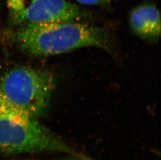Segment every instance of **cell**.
Returning a JSON list of instances; mask_svg holds the SVG:
<instances>
[{
    "mask_svg": "<svg viewBox=\"0 0 161 160\" xmlns=\"http://www.w3.org/2000/svg\"><path fill=\"white\" fill-rule=\"evenodd\" d=\"M54 80L47 72L26 67L10 70L0 80V104L37 118L49 106Z\"/></svg>",
    "mask_w": 161,
    "mask_h": 160,
    "instance_id": "7a4b0ae2",
    "label": "cell"
},
{
    "mask_svg": "<svg viewBox=\"0 0 161 160\" xmlns=\"http://www.w3.org/2000/svg\"><path fill=\"white\" fill-rule=\"evenodd\" d=\"M129 23L132 31L144 40L154 42L160 39V12L153 5L145 4L135 8L130 14Z\"/></svg>",
    "mask_w": 161,
    "mask_h": 160,
    "instance_id": "5b68a950",
    "label": "cell"
},
{
    "mask_svg": "<svg viewBox=\"0 0 161 160\" xmlns=\"http://www.w3.org/2000/svg\"><path fill=\"white\" fill-rule=\"evenodd\" d=\"M11 20L19 26L75 21L87 14L67 0H7Z\"/></svg>",
    "mask_w": 161,
    "mask_h": 160,
    "instance_id": "277c9868",
    "label": "cell"
},
{
    "mask_svg": "<svg viewBox=\"0 0 161 160\" xmlns=\"http://www.w3.org/2000/svg\"><path fill=\"white\" fill-rule=\"evenodd\" d=\"M15 41L22 51L35 56L61 54L93 46L110 51L111 38L101 28L75 21L20 26Z\"/></svg>",
    "mask_w": 161,
    "mask_h": 160,
    "instance_id": "6da1fadb",
    "label": "cell"
},
{
    "mask_svg": "<svg viewBox=\"0 0 161 160\" xmlns=\"http://www.w3.org/2000/svg\"><path fill=\"white\" fill-rule=\"evenodd\" d=\"M79 3L82 4L89 5H107L109 4L110 0H76Z\"/></svg>",
    "mask_w": 161,
    "mask_h": 160,
    "instance_id": "8992f818",
    "label": "cell"
},
{
    "mask_svg": "<svg viewBox=\"0 0 161 160\" xmlns=\"http://www.w3.org/2000/svg\"><path fill=\"white\" fill-rule=\"evenodd\" d=\"M61 147L53 134L36 118L0 104V154L53 151Z\"/></svg>",
    "mask_w": 161,
    "mask_h": 160,
    "instance_id": "3957f363",
    "label": "cell"
}]
</instances>
